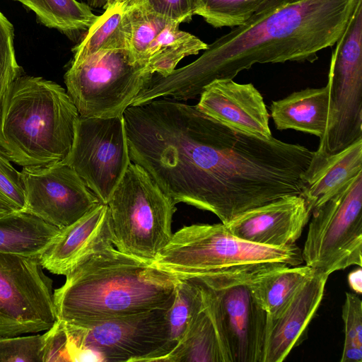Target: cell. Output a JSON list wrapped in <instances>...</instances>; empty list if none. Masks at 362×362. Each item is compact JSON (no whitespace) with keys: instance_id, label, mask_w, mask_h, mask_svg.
<instances>
[{"instance_id":"cell-3","label":"cell","mask_w":362,"mask_h":362,"mask_svg":"<svg viewBox=\"0 0 362 362\" xmlns=\"http://www.w3.org/2000/svg\"><path fill=\"white\" fill-rule=\"evenodd\" d=\"M53 292L57 320L88 326L172 305L179 278L110 247L76 267Z\"/></svg>"},{"instance_id":"cell-6","label":"cell","mask_w":362,"mask_h":362,"mask_svg":"<svg viewBox=\"0 0 362 362\" xmlns=\"http://www.w3.org/2000/svg\"><path fill=\"white\" fill-rule=\"evenodd\" d=\"M274 265V264H273ZM258 265L192 276L215 327L224 362H263L267 314L252 287Z\"/></svg>"},{"instance_id":"cell-8","label":"cell","mask_w":362,"mask_h":362,"mask_svg":"<svg viewBox=\"0 0 362 362\" xmlns=\"http://www.w3.org/2000/svg\"><path fill=\"white\" fill-rule=\"evenodd\" d=\"M107 206L115 247L153 262L172 238L175 204L144 169L131 162Z\"/></svg>"},{"instance_id":"cell-14","label":"cell","mask_w":362,"mask_h":362,"mask_svg":"<svg viewBox=\"0 0 362 362\" xmlns=\"http://www.w3.org/2000/svg\"><path fill=\"white\" fill-rule=\"evenodd\" d=\"M23 212L64 228L101 203L76 171L64 162L23 167Z\"/></svg>"},{"instance_id":"cell-20","label":"cell","mask_w":362,"mask_h":362,"mask_svg":"<svg viewBox=\"0 0 362 362\" xmlns=\"http://www.w3.org/2000/svg\"><path fill=\"white\" fill-rule=\"evenodd\" d=\"M270 110L277 129H294L313 134L320 139L328 123V86L293 92L272 101Z\"/></svg>"},{"instance_id":"cell-33","label":"cell","mask_w":362,"mask_h":362,"mask_svg":"<svg viewBox=\"0 0 362 362\" xmlns=\"http://www.w3.org/2000/svg\"><path fill=\"white\" fill-rule=\"evenodd\" d=\"M348 283L351 288L356 294L362 293V270L361 267L351 272L348 275Z\"/></svg>"},{"instance_id":"cell-7","label":"cell","mask_w":362,"mask_h":362,"mask_svg":"<svg viewBox=\"0 0 362 362\" xmlns=\"http://www.w3.org/2000/svg\"><path fill=\"white\" fill-rule=\"evenodd\" d=\"M168 309L149 310L88 326L57 320L53 334L59 361H88L94 353L102 361H159L173 350L166 317Z\"/></svg>"},{"instance_id":"cell-1","label":"cell","mask_w":362,"mask_h":362,"mask_svg":"<svg viewBox=\"0 0 362 362\" xmlns=\"http://www.w3.org/2000/svg\"><path fill=\"white\" fill-rule=\"evenodd\" d=\"M126 134L131 161L174 204L210 211L224 225L280 197L301 195L314 152L233 129L196 105L165 98L136 107Z\"/></svg>"},{"instance_id":"cell-12","label":"cell","mask_w":362,"mask_h":362,"mask_svg":"<svg viewBox=\"0 0 362 362\" xmlns=\"http://www.w3.org/2000/svg\"><path fill=\"white\" fill-rule=\"evenodd\" d=\"M40 257L0 251V337L48 330L57 320Z\"/></svg>"},{"instance_id":"cell-15","label":"cell","mask_w":362,"mask_h":362,"mask_svg":"<svg viewBox=\"0 0 362 362\" xmlns=\"http://www.w3.org/2000/svg\"><path fill=\"white\" fill-rule=\"evenodd\" d=\"M199 95L197 107L218 122L259 138L272 136L263 97L253 84L215 79Z\"/></svg>"},{"instance_id":"cell-9","label":"cell","mask_w":362,"mask_h":362,"mask_svg":"<svg viewBox=\"0 0 362 362\" xmlns=\"http://www.w3.org/2000/svg\"><path fill=\"white\" fill-rule=\"evenodd\" d=\"M152 76L128 48L118 47L73 57L64 78L80 117L107 118L123 115Z\"/></svg>"},{"instance_id":"cell-22","label":"cell","mask_w":362,"mask_h":362,"mask_svg":"<svg viewBox=\"0 0 362 362\" xmlns=\"http://www.w3.org/2000/svg\"><path fill=\"white\" fill-rule=\"evenodd\" d=\"M59 228L23 211L0 217V251L40 256Z\"/></svg>"},{"instance_id":"cell-32","label":"cell","mask_w":362,"mask_h":362,"mask_svg":"<svg viewBox=\"0 0 362 362\" xmlns=\"http://www.w3.org/2000/svg\"><path fill=\"white\" fill-rule=\"evenodd\" d=\"M13 40V26L0 11V65L17 60Z\"/></svg>"},{"instance_id":"cell-23","label":"cell","mask_w":362,"mask_h":362,"mask_svg":"<svg viewBox=\"0 0 362 362\" xmlns=\"http://www.w3.org/2000/svg\"><path fill=\"white\" fill-rule=\"evenodd\" d=\"M16 1L33 11L42 24L72 40L83 37L98 18L88 4L76 0Z\"/></svg>"},{"instance_id":"cell-10","label":"cell","mask_w":362,"mask_h":362,"mask_svg":"<svg viewBox=\"0 0 362 362\" xmlns=\"http://www.w3.org/2000/svg\"><path fill=\"white\" fill-rule=\"evenodd\" d=\"M310 216L301 250L305 265L327 276L362 266V172Z\"/></svg>"},{"instance_id":"cell-34","label":"cell","mask_w":362,"mask_h":362,"mask_svg":"<svg viewBox=\"0 0 362 362\" xmlns=\"http://www.w3.org/2000/svg\"><path fill=\"white\" fill-rule=\"evenodd\" d=\"M341 362H361L362 349L353 348L342 350Z\"/></svg>"},{"instance_id":"cell-31","label":"cell","mask_w":362,"mask_h":362,"mask_svg":"<svg viewBox=\"0 0 362 362\" xmlns=\"http://www.w3.org/2000/svg\"><path fill=\"white\" fill-rule=\"evenodd\" d=\"M134 4L180 23L191 21L197 8V0H135Z\"/></svg>"},{"instance_id":"cell-11","label":"cell","mask_w":362,"mask_h":362,"mask_svg":"<svg viewBox=\"0 0 362 362\" xmlns=\"http://www.w3.org/2000/svg\"><path fill=\"white\" fill-rule=\"evenodd\" d=\"M329 117L319 150L333 154L362 138V0L332 53Z\"/></svg>"},{"instance_id":"cell-13","label":"cell","mask_w":362,"mask_h":362,"mask_svg":"<svg viewBox=\"0 0 362 362\" xmlns=\"http://www.w3.org/2000/svg\"><path fill=\"white\" fill-rule=\"evenodd\" d=\"M99 201L107 204L129 163L124 117H79L65 159Z\"/></svg>"},{"instance_id":"cell-16","label":"cell","mask_w":362,"mask_h":362,"mask_svg":"<svg viewBox=\"0 0 362 362\" xmlns=\"http://www.w3.org/2000/svg\"><path fill=\"white\" fill-rule=\"evenodd\" d=\"M310 215L305 199L291 194L250 209L225 226L240 239L279 247L295 244Z\"/></svg>"},{"instance_id":"cell-2","label":"cell","mask_w":362,"mask_h":362,"mask_svg":"<svg viewBox=\"0 0 362 362\" xmlns=\"http://www.w3.org/2000/svg\"><path fill=\"white\" fill-rule=\"evenodd\" d=\"M359 0H262L192 64L162 80L165 97L187 100L215 79H233L256 64L313 62L335 45Z\"/></svg>"},{"instance_id":"cell-4","label":"cell","mask_w":362,"mask_h":362,"mask_svg":"<svg viewBox=\"0 0 362 362\" xmlns=\"http://www.w3.org/2000/svg\"><path fill=\"white\" fill-rule=\"evenodd\" d=\"M79 117L62 86L23 74L0 109V146L23 168L63 162L71 152Z\"/></svg>"},{"instance_id":"cell-35","label":"cell","mask_w":362,"mask_h":362,"mask_svg":"<svg viewBox=\"0 0 362 362\" xmlns=\"http://www.w3.org/2000/svg\"><path fill=\"white\" fill-rule=\"evenodd\" d=\"M21 211L16 206L0 198V217Z\"/></svg>"},{"instance_id":"cell-5","label":"cell","mask_w":362,"mask_h":362,"mask_svg":"<svg viewBox=\"0 0 362 362\" xmlns=\"http://www.w3.org/2000/svg\"><path fill=\"white\" fill-rule=\"evenodd\" d=\"M301 250L292 244L270 247L232 234L224 224H192L181 228L153 263L179 279L258 265L298 266Z\"/></svg>"},{"instance_id":"cell-24","label":"cell","mask_w":362,"mask_h":362,"mask_svg":"<svg viewBox=\"0 0 362 362\" xmlns=\"http://www.w3.org/2000/svg\"><path fill=\"white\" fill-rule=\"evenodd\" d=\"M159 361L224 362L215 327L205 308L175 348Z\"/></svg>"},{"instance_id":"cell-18","label":"cell","mask_w":362,"mask_h":362,"mask_svg":"<svg viewBox=\"0 0 362 362\" xmlns=\"http://www.w3.org/2000/svg\"><path fill=\"white\" fill-rule=\"evenodd\" d=\"M327 275L315 271L284 309L268 318L263 362H281L300 343L322 300Z\"/></svg>"},{"instance_id":"cell-26","label":"cell","mask_w":362,"mask_h":362,"mask_svg":"<svg viewBox=\"0 0 362 362\" xmlns=\"http://www.w3.org/2000/svg\"><path fill=\"white\" fill-rule=\"evenodd\" d=\"M204 309V303L199 287L189 279H180L174 301L166 315L173 349Z\"/></svg>"},{"instance_id":"cell-25","label":"cell","mask_w":362,"mask_h":362,"mask_svg":"<svg viewBox=\"0 0 362 362\" xmlns=\"http://www.w3.org/2000/svg\"><path fill=\"white\" fill-rule=\"evenodd\" d=\"M127 5L114 3L108 6L97 21L72 48L74 57H83L98 51L127 47L124 14Z\"/></svg>"},{"instance_id":"cell-28","label":"cell","mask_w":362,"mask_h":362,"mask_svg":"<svg viewBox=\"0 0 362 362\" xmlns=\"http://www.w3.org/2000/svg\"><path fill=\"white\" fill-rule=\"evenodd\" d=\"M45 334L0 337V362H43Z\"/></svg>"},{"instance_id":"cell-29","label":"cell","mask_w":362,"mask_h":362,"mask_svg":"<svg viewBox=\"0 0 362 362\" xmlns=\"http://www.w3.org/2000/svg\"><path fill=\"white\" fill-rule=\"evenodd\" d=\"M12 163L0 146V198L23 211L25 199L21 174Z\"/></svg>"},{"instance_id":"cell-27","label":"cell","mask_w":362,"mask_h":362,"mask_svg":"<svg viewBox=\"0 0 362 362\" xmlns=\"http://www.w3.org/2000/svg\"><path fill=\"white\" fill-rule=\"evenodd\" d=\"M262 0H197L195 15L215 28L243 23Z\"/></svg>"},{"instance_id":"cell-17","label":"cell","mask_w":362,"mask_h":362,"mask_svg":"<svg viewBox=\"0 0 362 362\" xmlns=\"http://www.w3.org/2000/svg\"><path fill=\"white\" fill-rule=\"evenodd\" d=\"M113 245L107 206L100 203L60 229L40 256V261L49 272L66 276L93 254Z\"/></svg>"},{"instance_id":"cell-21","label":"cell","mask_w":362,"mask_h":362,"mask_svg":"<svg viewBox=\"0 0 362 362\" xmlns=\"http://www.w3.org/2000/svg\"><path fill=\"white\" fill-rule=\"evenodd\" d=\"M316 270L307 266L267 265L252 278L254 293L268 318L276 317Z\"/></svg>"},{"instance_id":"cell-19","label":"cell","mask_w":362,"mask_h":362,"mask_svg":"<svg viewBox=\"0 0 362 362\" xmlns=\"http://www.w3.org/2000/svg\"><path fill=\"white\" fill-rule=\"evenodd\" d=\"M361 172L362 138L336 153L317 149L303 175L301 196L312 211Z\"/></svg>"},{"instance_id":"cell-30","label":"cell","mask_w":362,"mask_h":362,"mask_svg":"<svg viewBox=\"0 0 362 362\" xmlns=\"http://www.w3.org/2000/svg\"><path fill=\"white\" fill-rule=\"evenodd\" d=\"M341 317L344 325L343 349H362V300L356 293H346Z\"/></svg>"}]
</instances>
